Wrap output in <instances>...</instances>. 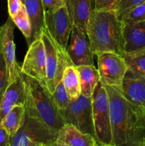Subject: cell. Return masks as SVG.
<instances>
[{
    "mask_svg": "<svg viewBox=\"0 0 145 146\" xmlns=\"http://www.w3.org/2000/svg\"><path fill=\"white\" fill-rule=\"evenodd\" d=\"M94 9L116 11L119 0H92Z\"/></svg>",
    "mask_w": 145,
    "mask_h": 146,
    "instance_id": "28",
    "label": "cell"
},
{
    "mask_svg": "<svg viewBox=\"0 0 145 146\" xmlns=\"http://www.w3.org/2000/svg\"><path fill=\"white\" fill-rule=\"evenodd\" d=\"M44 145L45 146H69L66 145V144L58 142V141H55V139L49 141V142L46 143H44Z\"/></svg>",
    "mask_w": 145,
    "mask_h": 146,
    "instance_id": "33",
    "label": "cell"
},
{
    "mask_svg": "<svg viewBox=\"0 0 145 146\" xmlns=\"http://www.w3.org/2000/svg\"><path fill=\"white\" fill-rule=\"evenodd\" d=\"M143 145L145 146V138H144V140H143Z\"/></svg>",
    "mask_w": 145,
    "mask_h": 146,
    "instance_id": "36",
    "label": "cell"
},
{
    "mask_svg": "<svg viewBox=\"0 0 145 146\" xmlns=\"http://www.w3.org/2000/svg\"><path fill=\"white\" fill-rule=\"evenodd\" d=\"M20 1H21V2H22V4H24V1H25V0H20Z\"/></svg>",
    "mask_w": 145,
    "mask_h": 146,
    "instance_id": "37",
    "label": "cell"
},
{
    "mask_svg": "<svg viewBox=\"0 0 145 146\" xmlns=\"http://www.w3.org/2000/svg\"><path fill=\"white\" fill-rule=\"evenodd\" d=\"M120 93L136 112L145 108V78L128 68Z\"/></svg>",
    "mask_w": 145,
    "mask_h": 146,
    "instance_id": "12",
    "label": "cell"
},
{
    "mask_svg": "<svg viewBox=\"0 0 145 146\" xmlns=\"http://www.w3.org/2000/svg\"><path fill=\"white\" fill-rule=\"evenodd\" d=\"M11 19L14 21V24L19 29L23 35L24 36L26 39L28 46L29 45L31 35H32V28H31V21H30V19L24 4L22 5L18 14L14 16L13 18H11Z\"/></svg>",
    "mask_w": 145,
    "mask_h": 146,
    "instance_id": "23",
    "label": "cell"
},
{
    "mask_svg": "<svg viewBox=\"0 0 145 146\" xmlns=\"http://www.w3.org/2000/svg\"><path fill=\"white\" fill-rule=\"evenodd\" d=\"M86 33L94 56L105 52L123 56L122 24L116 11L92 10L88 19Z\"/></svg>",
    "mask_w": 145,
    "mask_h": 146,
    "instance_id": "2",
    "label": "cell"
},
{
    "mask_svg": "<svg viewBox=\"0 0 145 146\" xmlns=\"http://www.w3.org/2000/svg\"><path fill=\"white\" fill-rule=\"evenodd\" d=\"M9 86L7 68L5 60L0 51V99Z\"/></svg>",
    "mask_w": 145,
    "mask_h": 146,
    "instance_id": "27",
    "label": "cell"
},
{
    "mask_svg": "<svg viewBox=\"0 0 145 146\" xmlns=\"http://www.w3.org/2000/svg\"><path fill=\"white\" fill-rule=\"evenodd\" d=\"M66 51L75 67L94 66V54L91 51L87 34L75 26L72 27Z\"/></svg>",
    "mask_w": 145,
    "mask_h": 146,
    "instance_id": "11",
    "label": "cell"
},
{
    "mask_svg": "<svg viewBox=\"0 0 145 146\" xmlns=\"http://www.w3.org/2000/svg\"><path fill=\"white\" fill-rule=\"evenodd\" d=\"M136 113H137L138 124L145 134V108L142 111L136 112Z\"/></svg>",
    "mask_w": 145,
    "mask_h": 146,
    "instance_id": "32",
    "label": "cell"
},
{
    "mask_svg": "<svg viewBox=\"0 0 145 146\" xmlns=\"http://www.w3.org/2000/svg\"><path fill=\"white\" fill-rule=\"evenodd\" d=\"M21 69L24 75L35 78L46 86L45 51L41 37L34 40L28 46Z\"/></svg>",
    "mask_w": 145,
    "mask_h": 146,
    "instance_id": "9",
    "label": "cell"
},
{
    "mask_svg": "<svg viewBox=\"0 0 145 146\" xmlns=\"http://www.w3.org/2000/svg\"><path fill=\"white\" fill-rule=\"evenodd\" d=\"M25 121V106H16L6 115L1 125L10 136L13 137L24 125Z\"/></svg>",
    "mask_w": 145,
    "mask_h": 146,
    "instance_id": "21",
    "label": "cell"
},
{
    "mask_svg": "<svg viewBox=\"0 0 145 146\" xmlns=\"http://www.w3.org/2000/svg\"><path fill=\"white\" fill-rule=\"evenodd\" d=\"M62 81L70 101H76L81 95V90L79 76L75 66L68 65L64 69Z\"/></svg>",
    "mask_w": 145,
    "mask_h": 146,
    "instance_id": "20",
    "label": "cell"
},
{
    "mask_svg": "<svg viewBox=\"0 0 145 146\" xmlns=\"http://www.w3.org/2000/svg\"><path fill=\"white\" fill-rule=\"evenodd\" d=\"M51 95L58 110L65 109L71 101L67 95L62 80L57 84L55 91Z\"/></svg>",
    "mask_w": 145,
    "mask_h": 146,
    "instance_id": "25",
    "label": "cell"
},
{
    "mask_svg": "<svg viewBox=\"0 0 145 146\" xmlns=\"http://www.w3.org/2000/svg\"><path fill=\"white\" fill-rule=\"evenodd\" d=\"M24 76L26 86V112L42 123L54 135H56L65 124L52 95L45 86L35 78L26 75Z\"/></svg>",
    "mask_w": 145,
    "mask_h": 146,
    "instance_id": "3",
    "label": "cell"
},
{
    "mask_svg": "<svg viewBox=\"0 0 145 146\" xmlns=\"http://www.w3.org/2000/svg\"><path fill=\"white\" fill-rule=\"evenodd\" d=\"M122 56L128 68L145 78V48L130 54H124Z\"/></svg>",
    "mask_w": 145,
    "mask_h": 146,
    "instance_id": "22",
    "label": "cell"
},
{
    "mask_svg": "<svg viewBox=\"0 0 145 146\" xmlns=\"http://www.w3.org/2000/svg\"><path fill=\"white\" fill-rule=\"evenodd\" d=\"M0 146H11V136L0 124Z\"/></svg>",
    "mask_w": 145,
    "mask_h": 146,
    "instance_id": "31",
    "label": "cell"
},
{
    "mask_svg": "<svg viewBox=\"0 0 145 146\" xmlns=\"http://www.w3.org/2000/svg\"><path fill=\"white\" fill-rule=\"evenodd\" d=\"M59 113L64 124H71L81 132L90 134L95 138L91 97L81 94L76 101H70L65 109L59 110Z\"/></svg>",
    "mask_w": 145,
    "mask_h": 146,
    "instance_id": "5",
    "label": "cell"
},
{
    "mask_svg": "<svg viewBox=\"0 0 145 146\" xmlns=\"http://www.w3.org/2000/svg\"><path fill=\"white\" fill-rule=\"evenodd\" d=\"M122 34L125 54L136 52L145 48V21L122 24Z\"/></svg>",
    "mask_w": 145,
    "mask_h": 146,
    "instance_id": "15",
    "label": "cell"
},
{
    "mask_svg": "<svg viewBox=\"0 0 145 146\" xmlns=\"http://www.w3.org/2000/svg\"><path fill=\"white\" fill-rule=\"evenodd\" d=\"M41 38L44 44L46 63V87L51 94L55 88V77L58 70V55L54 41L45 28L43 29Z\"/></svg>",
    "mask_w": 145,
    "mask_h": 146,
    "instance_id": "14",
    "label": "cell"
},
{
    "mask_svg": "<svg viewBox=\"0 0 145 146\" xmlns=\"http://www.w3.org/2000/svg\"><path fill=\"white\" fill-rule=\"evenodd\" d=\"M91 98L95 141L111 145L112 133L109 98L105 87L100 81L95 87Z\"/></svg>",
    "mask_w": 145,
    "mask_h": 146,
    "instance_id": "4",
    "label": "cell"
},
{
    "mask_svg": "<svg viewBox=\"0 0 145 146\" xmlns=\"http://www.w3.org/2000/svg\"><path fill=\"white\" fill-rule=\"evenodd\" d=\"M144 138H145V137H144ZM143 140H142V141L139 144V145H137L136 146H144L143 145ZM96 146H118V145H109V144H104V143H99V142H97V141H96Z\"/></svg>",
    "mask_w": 145,
    "mask_h": 146,
    "instance_id": "34",
    "label": "cell"
},
{
    "mask_svg": "<svg viewBox=\"0 0 145 146\" xmlns=\"http://www.w3.org/2000/svg\"><path fill=\"white\" fill-rule=\"evenodd\" d=\"M23 4L20 0H8L9 14L11 18L16 15L21 9Z\"/></svg>",
    "mask_w": 145,
    "mask_h": 146,
    "instance_id": "30",
    "label": "cell"
},
{
    "mask_svg": "<svg viewBox=\"0 0 145 146\" xmlns=\"http://www.w3.org/2000/svg\"><path fill=\"white\" fill-rule=\"evenodd\" d=\"M14 27L15 24L10 17H9L5 24L0 27V51L7 64L9 84L22 74L21 67L16 60L14 41Z\"/></svg>",
    "mask_w": 145,
    "mask_h": 146,
    "instance_id": "10",
    "label": "cell"
},
{
    "mask_svg": "<svg viewBox=\"0 0 145 146\" xmlns=\"http://www.w3.org/2000/svg\"><path fill=\"white\" fill-rule=\"evenodd\" d=\"M44 12L58 9L66 4V0H41Z\"/></svg>",
    "mask_w": 145,
    "mask_h": 146,
    "instance_id": "29",
    "label": "cell"
},
{
    "mask_svg": "<svg viewBox=\"0 0 145 146\" xmlns=\"http://www.w3.org/2000/svg\"><path fill=\"white\" fill-rule=\"evenodd\" d=\"M107 92L110 112L112 144L118 146H136L145 134L138 124L137 113L134 107L120 94L104 85Z\"/></svg>",
    "mask_w": 145,
    "mask_h": 146,
    "instance_id": "1",
    "label": "cell"
},
{
    "mask_svg": "<svg viewBox=\"0 0 145 146\" xmlns=\"http://www.w3.org/2000/svg\"><path fill=\"white\" fill-rule=\"evenodd\" d=\"M72 19L66 4L58 9L44 12V28L61 48L66 51L72 31Z\"/></svg>",
    "mask_w": 145,
    "mask_h": 146,
    "instance_id": "7",
    "label": "cell"
},
{
    "mask_svg": "<svg viewBox=\"0 0 145 146\" xmlns=\"http://www.w3.org/2000/svg\"><path fill=\"white\" fill-rule=\"evenodd\" d=\"M79 76L81 94L92 97L95 87L100 82V74L95 66H79L76 67Z\"/></svg>",
    "mask_w": 145,
    "mask_h": 146,
    "instance_id": "19",
    "label": "cell"
},
{
    "mask_svg": "<svg viewBox=\"0 0 145 146\" xmlns=\"http://www.w3.org/2000/svg\"><path fill=\"white\" fill-rule=\"evenodd\" d=\"M70 17L73 26L87 34V25L91 12L94 9L92 0H66Z\"/></svg>",
    "mask_w": 145,
    "mask_h": 146,
    "instance_id": "16",
    "label": "cell"
},
{
    "mask_svg": "<svg viewBox=\"0 0 145 146\" xmlns=\"http://www.w3.org/2000/svg\"><path fill=\"white\" fill-rule=\"evenodd\" d=\"M144 1H145V0H119L116 9L119 20L126 13L139 6Z\"/></svg>",
    "mask_w": 145,
    "mask_h": 146,
    "instance_id": "26",
    "label": "cell"
},
{
    "mask_svg": "<svg viewBox=\"0 0 145 146\" xmlns=\"http://www.w3.org/2000/svg\"><path fill=\"white\" fill-rule=\"evenodd\" d=\"M43 143H34L30 146H43Z\"/></svg>",
    "mask_w": 145,
    "mask_h": 146,
    "instance_id": "35",
    "label": "cell"
},
{
    "mask_svg": "<svg viewBox=\"0 0 145 146\" xmlns=\"http://www.w3.org/2000/svg\"><path fill=\"white\" fill-rule=\"evenodd\" d=\"M32 28L29 46L34 40L40 38L44 29V10L41 0H25L24 3Z\"/></svg>",
    "mask_w": 145,
    "mask_h": 146,
    "instance_id": "18",
    "label": "cell"
},
{
    "mask_svg": "<svg viewBox=\"0 0 145 146\" xmlns=\"http://www.w3.org/2000/svg\"><path fill=\"white\" fill-rule=\"evenodd\" d=\"M55 139V135L45 125L30 116L25 111L24 125L11 137V146H30L34 143H46Z\"/></svg>",
    "mask_w": 145,
    "mask_h": 146,
    "instance_id": "8",
    "label": "cell"
},
{
    "mask_svg": "<svg viewBox=\"0 0 145 146\" xmlns=\"http://www.w3.org/2000/svg\"><path fill=\"white\" fill-rule=\"evenodd\" d=\"M100 81L116 91L122 89V81L128 66L122 55L105 52L97 55Z\"/></svg>",
    "mask_w": 145,
    "mask_h": 146,
    "instance_id": "6",
    "label": "cell"
},
{
    "mask_svg": "<svg viewBox=\"0 0 145 146\" xmlns=\"http://www.w3.org/2000/svg\"><path fill=\"white\" fill-rule=\"evenodd\" d=\"M43 146H45V145H44V144H43Z\"/></svg>",
    "mask_w": 145,
    "mask_h": 146,
    "instance_id": "38",
    "label": "cell"
},
{
    "mask_svg": "<svg viewBox=\"0 0 145 146\" xmlns=\"http://www.w3.org/2000/svg\"><path fill=\"white\" fill-rule=\"evenodd\" d=\"M26 102V86L24 74L9 84L0 99V124L8 113L16 106H24Z\"/></svg>",
    "mask_w": 145,
    "mask_h": 146,
    "instance_id": "13",
    "label": "cell"
},
{
    "mask_svg": "<svg viewBox=\"0 0 145 146\" xmlns=\"http://www.w3.org/2000/svg\"><path fill=\"white\" fill-rule=\"evenodd\" d=\"M119 21L122 24H130L145 21V1L122 16Z\"/></svg>",
    "mask_w": 145,
    "mask_h": 146,
    "instance_id": "24",
    "label": "cell"
},
{
    "mask_svg": "<svg viewBox=\"0 0 145 146\" xmlns=\"http://www.w3.org/2000/svg\"><path fill=\"white\" fill-rule=\"evenodd\" d=\"M55 141L69 146H96L90 134L84 133L71 124H65L55 135Z\"/></svg>",
    "mask_w": 145,
    "mask_h": 146,
    "instance_id": "17",
    "label": "cell"
}]
</instances>
